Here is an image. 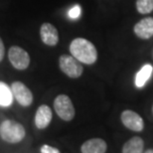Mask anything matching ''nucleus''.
<instances>
[{"mask_svg":"<svg viewBox=\"0 0 153 153\" xmlns=\"http://www.w3.org/2000/svg\"><path fill=\"white\" fill-rule=\"evenodd\" d=\"M72 56L79 62L87 65H93L97 60V51L94 45L85 38H76L70 44Z\"/></svg>","mask_w":153,"mask_h":153,"instance_id":"1","label":"nucleus"},{"mask_svg":"<svg viewBox=\"0 0 153 153\" xmlns=\"http://www.w3.org/2000/svg\"><path fill=\"white\" fill-rule=\"evenodd\" d=\"M25 135V128L19 122L6 119L0 124V137L6 142L18 143L22 141Z\"/></svg>","mask_w":153,"mask_h":153,"instance_id":"2","label":"nucleus"},{"mask_svg":"<svg viewBox=\"0 0 153 153\" xmlns=\"http://www.w3.org/2000/svg\"><path fill=\"white\" fill-rule=\"evenodd\" d=\"M56 114L65 121H70L75 117V108L71 99L67 94H59L54 100Z\"/></svg>","mask_w":153,"mask_h":153,"instance_id":"3","label":"nucleus"},{"mask_svg":"<svg viewBox=\"0 0 153 153\" xmlns=\"http://www.w3.org/2000/svg\"><path fill=\"white\" fill-rule=\"evenodd\" d=\"M59 66L61 71L72 79L79 78L84 72L82 63L70 55H62L60 57Z\"/></svg>","mask_w":153,"mask_h":153,"instance_id":"4","label":"nucleus"},{"mask_svg":"<svg viewBox=\"0 0 153 153\" xmlns=\"http://www.w3.org/2000/svg\"><path fill=\"white\" fill-rule=\"evenodd\" d=\"M8 59L11 65L19 71H24L30 65V56L27 51L19 46H12L8 52Z\"/></svg>","mask_w":153,"mask_h":153,"instance_id":"5","label":"nucleus"},{"mask_svg":"<svg viewBox=\"0 0 153 153\" xmlns=\"http://www.w3.org/2000/svg\"><path fill=\"white\" fill-rule=\"evenodd\" d=\"M13 97L22 106H29L33 102L32 91L21 82H14L11 85Z\"/></svg>","mask_w":153,"mask_h":153,"instance_id":"6","label":"nucleus"},{"mask_svg":"<svg viewBox=\"0 0 153 153\" xmlns=\"http://www.w3.org/2000/svg\"><path fill=\"white\" fill-rule=\"evenodd\" d=\"M120 119L124 126L132 131L140 132L144 128V122H143L142 117L137 112L130 111V109L122 111Z\"/></svg>","mask_w":153,"mask_h":153,"instance_id":"7","label":"nucleus"},{"mask_svg":"<svg viewBox=\"0 0 153 153\" xmlns=\"http://www.w3.org/2000/svg\"><path fill=\"white\" fill-rule=\"evenodd\" d=\"M40 37L45 45L54 47L59 43V33L51 23H44L40 28Z\"/></svg>","mask_w":153,"mask_h":153,"instance_id":"8","label":"nucleus"},{"mask_svg":"<svg viewBox=\"0 0 153 153\" xmlns=\"http://www.w3.org/2000/svg\"><path fill=\"white\" fill-rule=\"evenodd\" d=\"M133 32L142 40H148L153 36V18L146 17L138 21L134 25Z\"/></svg>","mask_w":153,"mask_h":153,"instance_id":"9","label":"nucleus"},{"mask_svg":"<svg viewBox=\"0 0 153 153\" xmlns=\"http://www.w3.org/2000/svg\"><path fill=\"white\" fill-rule=\"evenodd\" d=\"M52 117H53V114H52L51 108L46 105H40L35 114L36 127L39 129H45L51 123Z\"/></svg>","mask_w":153,"mask_h":153,"instance_id":"10","label":"nucleus"},{"mask_svg":"<svg viewBox=\"0 0 153 153\" xmlns=\"http://www.w3.org/2000/svg\"><path fill=\"white\" fill-rule=\"evenodd\" d=\"M108 144L102 138H93L82 143L81 147L82 153H105Z\"/></svg>","mask_w":153,"mask_h":153,"instance_id":"11","label":"nucleus"},{"mask_svg":"<svg viewBox=\"0 0 153 153\" xmlns=\"http://www.w3.org/2000/svg\"><path fill=\"white\" fill-rule=\"evenodd\" d=\"M153 75V67L150 64H145L143 65L138 72L136 73L135 78H134V85L137 88H144L146 84L149 82Z\"/></svg>","mask_w":153,"mask_h":153,"instance_id":"12","label":"nucleus"},{"mask_svg":"<svg viewBox=\"0 0 153 153\" xmlns=\"http://www.w3.org/2000/svg\"><path fill=\"white\" fill-rule=\"evenodd\" d=\"M144 141L141 137L134 136L124 143L122 147V153H143Z\"/></svg>","mask_w":153,"mask_h":153,"instance_id":"13","label":"nucleus"},{"mask_svg":"<svg viewBox=\"0 0 153 153\" xmlns=\"http://www.w3.org/2000/svg\"><path fill=\"white\" fill-rule=\"evenodd\" d=\"M13 102V94L11 88H9L5 82H0V106L8 108Z\"/></svg>","mask_w":153,"mask_h":153,"instance_id":"14","label":"nucleus"},{"mask_svg":"<svg viewBox=\"0 0 153 153\" xmlns=\"http://www.w3.org/2000/svg\"><path fill=\"white\" fill-rule=\"evenodd\" d=\"M135 5L140 14H149L153 11V0H136Z\"/></svg>","mask_w":153,"mask_h":153,"instance_id":"15","label":"nucleus"},{"mask_svg":"<svg viewBox=\"0 0 153 153\" xmlns=\"http://www.w3.org/2000/svg\"><path fill=\"white\" fill-rule=\"evenodd\" d=\"M82 13V7L79 5H75L74 7H72L68 12V15L71 19H78L81 16Z\"/></svg>","mask_w":153,"mask_h":153,"instance_id":"16","label":"nucleus"},{"mask_svg":"<svg viewBox=\"0 0 153 153\" xmlns=\"http://www.w3.org/2000/svg\"><path fill=\"white\" fill-rule=\"evenodd\" d=\"M41 153H61V152L58 148H55L53 146L45 144L41 147Z\"/></svg>","mask_w":153,"mask_h":153,"instance_id":"17","label":"nucleus"},{"mask_svg":"<svg viewBox=\"0 0 153 153\" xmlns=\"http://www.w3.org/2000/svg\"><path fill=\"white\" fill-rule=\"evenodd\" d=\"M4 55H5V47H4V44H3L2 39L0 38V62H2L3 58H4Z\"/></svg>","mask_w":153,"mask_h":153,"instance_id":"18","label":"nucleus"},{"mask_svg":"<svg viewBox=\"0 0 153 153\" xmlns=\"http://www.w3.org/2000/svg\"><path fill=\"white\" fill-rule=\"evenodd\" d=\"M144 153H153V149H148V150H146Z\"/></svg>","mask_w":153,"mask_h":153,"instance_id":"19","label":"nucleus"},{"mask_svg":"<svg viewBox=\"0 0 153 153\" xmlns=\"http://www.w3.org/2000/svg\"><path fill=\"white\" fill-rule=\"evenodd\" d=\"M152 111H153V108H152Z\"/></svg>","mask_w":153,"mask_h":153,"instance_id":"20","label":"nucleus"}]
</instances>
